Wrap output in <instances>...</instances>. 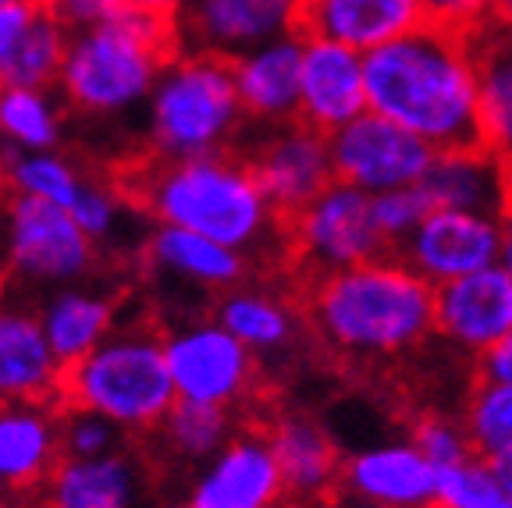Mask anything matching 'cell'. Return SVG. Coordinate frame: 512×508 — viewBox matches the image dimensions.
<instances>
[{
    "mask_svg": "<svg viewBox=\"0 0 512 508\" xmlns=\"http://www.w3.org/2000/svg\"><path fill=\"white\" fill-rule=\"evenodd\" d=\"M64 363L50 349L36 302L15 281L0 285V405L57 402Z\"/></svg>",
    "mask_w": 512,
    "mask_h": 508,
    "instance_id": "obj_16",
    "label": "cell"
},
{
    "mask_svg": "<svg viewBox=\"0 0 512 508\" xmlns=\"http://www.w3.org/2000/svg\"><path fill=\"white\" fill-rule=\"evenodd\" d=\"M100 246L68 207L11 196V278L22 288H64L89 281Z\"/></svg>",
    "mask_w": 512,
    "mask_h": 508,
    "instance_id": "obj_10",
    "label": "cell"
},
{
    "mask_svg": "<svg viewBox=\"0 0 512 508\" xmlns=\"http://www.w3.org/2000/svg\"><path fill=\"white\" fill-rule=\"evenodd\" d=\"M128 203H132V199H128L125 189H114V185H107V182L86 178V185H82V192L75 196V203L68 210H72V217L79 221V228L86 231L89 239H93L96 246H104V242H111L114 235H121V228H125Z\"/></svg>",
    "mask_w": 512,
    "mask_h": 508,
    "instance_id": "obj_36",
    "label": "cell"
},
{
    "mask_svg": "<svg viewBox=\"0 0 512 508\" xmlns=\"http://www.w3.org/2000/svg\"><path fill=\"white\" fill-rule=\"evenodd\" d=\"M0 508H40L29 494H0Z\"/></svg>",
    "mask_w": 512,
    "mask_h": 508,
    "instance_id": "obj_46",
    "label": "cell"
},
{
    "mask_svg": "<svg viewBox=\"0 0 512 508\" xmlns=\"http://www.w3.org/2000/svg\"><path fill=\"white\" fill-rule=\"evenodd\" d=\"M36 11H40V4H4L0 8V79H4V68H8L11 54H15L25 29L32 25Z\"/></svg>",
    "mask_w": 512,
    "mask_h": 508,
    "instance_id": "obj_41",
    "label": "cell"
},
{
    "mask_svg": "<svg viewBox=\"0 0 512 508\" xmlns=\"http://www.w3.org/2000/svg\"><path fill=\"white\" fill-rule=\"evenodd\" d=\"M11 278V196L0 185V285Z\"/></svg>",
    "mask_w": 512,
    "mask_h": 508,
    "instance_id": "obj_45",
    "label": "cell"
},
{
    "mask_svg": "<svg viewBox=\"0 0 512 508\" xmlns=\"http://www.w3.org/2000/svg\"><path fill=\"white\" fill-rule=\"evenodd\" d=\"M68 107L57 89L0 86V143L4 150H61Z\"/></svg>",
    "mask_w": 512,
    "mask_h": 508,
    "instance_id": "obj_30",
    "label": "cell"
},
{
    "mask_svg": "<svg viewBox=\"0 0 512 508\" xmlns=\"http://www.w3.org/2000/svg\"><path fill=\"white\" fill-rule=\"evenodd\" d=\"M374 114L420 135L434 153H491L480 121V86L459 32L424 22L363 57Z\"/></svg>",
    "mask_w": 512,
    "mask_h": 508,
    "instance_id": "obj_3",
    "label": "cell"
},
{
    "mask_svg": "<svg viewBox=\"0 0 512 508\" xmlns=\"http://www.w3.org/2000/svg\"><path fill=\"white\" fill-rule=\"evenodd\" d=\"M125 192L153 224L207 235L249 256L260 274L285 278V217L239 150L192 160L143 157L125 175Z\"/></svg>",
    "mask_w": 512,
    "mask_h": 508,
    "instance_id": "obj_2",
    "label": "cell"
},
{
    "mask_svg": "<svg viewBox=\"0 0 512 508\" xmlns=\"http://www.w3.org/2000/svg\"><path fill=\"white\" fill-rule=\"evenodd\" d=\"M502 182H505V196H502V267L512 274V164L502 160Z\"/></svg>",
    "mask_w": 512,
    "mask_h": 508,
    "instance_id": "obj_44",
    "label": "cell"
},
{
    "mask_svg": "<svg viewBox=\"0 0 512 508\" xmlns=\"http://www.w3.org/2000/svg\"><path fill=\"white\" fill-rule=\"evenodd\" d=\"M249 420L260 423L271 441L274 459L285 477L288 508H324L342 498L345 459L324 423L299 409H281L271 398L256 405Z\"/></svg>",
    "mask_w": 512,
    "mask_h": 508,
    "instance_id": "obj_12",
    "label": "cell"
},
{
    "mask_svg": "<svg viewBox=\"0 0 512 508\" xmlns=\"http://www.w3.org/2000/svg\"><path fill=\"white\" fill-rule=\"evenodd\" d=\"M434 324L441 342L470 359L495 349L512 331V274L505 267H484L438 285Z\"/></svg>",
    "mask_w": 512,
    "mask_h": 508,
    "instance_id": "obj_17",
    "label": "cell"
},
{
    "mask_svg": "<svg viewBox=\"0 0 512 508\" xmlns=\"http://www.w3.org/2000/svg\"><path fill=\"white\" fill-rule=\"evenodd\" d=\"M427 22L420 0H299V40H331L370 50L395 43Z\"/></svg>",
    "mask_w": 512,
    "mask_h": 508,
    "instance_id": "obj_20",
    "label": "cell"
},
{
    "mask_svg": "<svg viewBox=\"0 0 512 508\" xmlns=\"http://www.w3.org/2000/svg\"><path fill=\"white\" fill-rule=\"evenodd\" d=\"M367 72L363 54L331 40H303V82L299 114L303 125L331 135L367 114Z\"/></svg>",
    "mask_w": 512,
    "mask_h": 508,
    "instance_id": "obj_19",
    "label": "cell"
},
{
    "mask_svg": "<svg viewBox=\"0 0 512 508\" xmlns=\"http://www.w3.org/2000/svg\"><path fill=\"white\" fill-rule=\"evenodd\" d=\"M160 508H189V505H160Z\"/></svg>",
    "mask_w": 512,
    "mask_h": 508,
    "instance_id": "obj_51",
    "label": "cell"
},
{
    "mask_svg": "<svg viewBox=\"0 0 512 508\" xmlns=\"http://www.w3.org/2000/svg\"><path fill=\"white\" fill-rule=\"evenodd\" d=\"M459 416L477 459L495 462L512 455V384L473 377Z\"/></svg>",
    "mask_w": 512,
    "mask_h": 508,
    "instance_id": "obj_32",
    "label": "cell"
},
{
    "mask_svg": "<svg viewBox=\"0 0 512 508\" xmlns=\"http://www.w3.org/2000/svg\"><path fill=\"white\" fill-rule=\"evenodd\" d=\"M61 459V402L0 405V494L36 498Z\"/></svg>",
    "mask_w": 512,
    "mask_h": 508,
    "instance_id": "obj_21",
    "label": "cell"
},
{
    "mask_svg": "<svg viewBox=\"0 0 512 508\" xmlns=\"http://www.w3.org/2000/svg\"><path fill=\"white\" fill-rule=\"evenodd\" d=\"M164 352L178 402L221 405L249 416L264 402V366L214 317H196L164 331Z\"/></svg>",
    "mask_w": 512,
    "mask_h": 508,
    "instance_id": "obj_8",
    "label": "cell"
},
{
    "mask_svg": "<svg viewBox=\"0 0 512 508\" xmlns=\"http://www.w3.org/2000/svg\"><path fill=\"white\" fill-rule=\"evenodd\" d=\"M185 4H189V0H118V8L128 11V15L164 18V22H175Z\"/></svg>",
    "mask_w": 512,
    "mask_h": 508,
    "instance_id": "obj_43",
    "label": "cell"
},
{
    "mask_svg": "<svg viewBox=\"0 0 512 508\" xmlns=\"http://www.w3.org/2000/svg\"><path fill=\"white\" fill-rule=\"evenodd\" d=\"M420 189L427 199L448 210H473V214L502 217V160L495 153H438Z\"/></svg>",
    "mask_w": 512,
    "mask_h": 508,
    "instance_id": "obj_28",
    "label": "cell"
},
{
    "mask_svg": "<svg viewBox=\"0 0 512 508\" xmlns=\"http://www.w3.org/2000/svg\"><path fill=\"white\" fill-rule=\"evenodd\" d=\"M434 210V203L427 199V192L420 185H409V189H392L374 196V217L381 235L392 246L395 260H399V249L406 246V239L420 228L427 214Z\"/></svg>",
    "mask_w": 512,
    "mask_h": 508,
    "instance_id": "obj_37",
    "label": "cell"
},
{
    "mask_svg": "<svg viewBox=\"0 0 512 508\" xmlns=\"http://www.w3.org/2000/svg\"><path fill=\"white\" fill-rule=\"evenodd\" d=\"M427 508H512V494L484 459L438 469V491Z\"/></svg>",
    "mask_w": 512,
    "mask_h": 508,
    "instance_id": "obj_34",
    "label": "cell"
},
{
    "mask_svg": "<svg viewBox=\"0 0 512 508\" xmlns=\"http://www.w3.org/2000/svg\"><path fill=\"white\" fill-rule=\"evenodd\" d=\"M214 320L228 327L260 359V366L281 363L299 345H310L313 349L310 331H306L303 320V306H299L296 292L288 285H253V281H242L232 292L217 295Z\"/></svg>",
    "mask_w": 512,
    "mask_h": 508,
    "instance_id": "obj_18",
    "label": "cell"
},
{
    "mask_svg": "<svg viewBox=\"0 0 512 508\" xmlns=\"http://www.w3.org/2000/svg\"><path fill=\"white\" fill-rule=\"evenodd\" d=\"M406 434L409 445H416L427 459L438 469L459 466L466 459H477L473 455L470 437H466L463 416L459 413H445V409H424V413L406 416Z\"/></svg>",
    "mask_w": 512,
    "mask_h": 508,
    "instance_id": "obj_35",
    "label": "cell"
},
{
    "mask_svg": "<svg viewBox=\"0 0 512 508\" xmlns=\"http://www.w3.org/2000/svg\"><path fill=\"white\" fill-rule=\"evenodd\" d=\"M43 8L57 18V25H61L68 36L96 29V25H104L121 15L118 0H43Z\"/></svg>",
    "mask_w": 512,
    "mask_h": 508,
    "instance_id": "obj_39",
    "label": "cell"
},
{
    "mask_svg": "<svg viewBox=\"0 0 512 508\" xmlns=\"http://www.w3.org/2000/svg\"><path fill=\"white\" fill-rule=\"evenodd\" d=\"M146 491V462L132 448L111 455H64L54 466L43 491L40 508H136Z\"/></svg>",
    "mask_w": 512,
    "mask_h": 508,
    "instance_id": "obj_23",
    "label": "cell"
},
{
    "mask_svg": "<svg viewBox=\"0 0 512 508\" xmlns=\"http://www.w3.org/2000/svg\"><path fill=\"white\" fill-rule=\"evenodd\" d=\"M246 416L221 409V405H200V402H175L168 420L160 423L153 434V445L168 459L182 466L203 469L228 441L242 430Z\"/></svg>",
    "mask_w": 512,
    "mask_h": 508,
    "instance_id": "obj_29",
    "label": "cell"
},
{
    "mask_svg": "<svg viewBox=\"0 0 512 508\" xmlns=\"http://www.w3.org/2000/svg\"><path fill=\"white\" fill-rule=\"evenodd\" d=\"M36 310H40L50 349L57 352V359L64 366H72L82 356H89L121 324L114 292L93 285V281L50 288L36 302Z\"/></svg>",
    "mask_w": 512,
    "mask_h": 508,
    "instance_id": "obj_26",
    "label": "cell"
},
{
    "mask_svg": "<svg viewBox=\"0 0 512 508\" xmlns=\"http://www.w3.org/2000/svg\"><path fill=\"white\" fill-rule=\"evenodd\" d=\"M427 11V22L441 25V29H452L459 36L480 25L484 18H491V4L495 0H420Z\"/></svg>",
    "mask_w": 512,
    "mask_h": 508,
    "instance_id": "obj_40",
    "label": "cell"
},
{
    "mask_svg": "<svg viewBox=\"0 0 512 508\" xmlns=\"http://www.w3.org/2000/svg\"><path fill=\"white\" fill-rule=\"evenodd\" d=\"M299 0H189L175 18V40L185 54L235 61L249 50L296 36Z\"/></svg>",
    "mask_w": 512,
    "mask_h": 508,
    "instance_id": "obj_13",
    "label": "cell"
},
{
    "mask_svg": "<svg viewBox=\"0 0 512 508\" xmlns=\"http://www.w3.org/2000/svg\"><path fill=\"white\" fill-rule=\"evenodd\" d=\"M324 508H392V505H377V501H363V498H338Z\"/></svg>",
    "mask_w": 512,
    "mask_h": 508,
    "instance_id": "obj_48",
    "label": "cell"
},
{
    "mask_svg": "<svg viewBox=\"0 0 512 508\" xmlns=\"http://www.w3.org/2000/svg\"><path fill=\"white\" fill-rule=\"evenodd\" d=\"M399 260L434 288L448 285L502 260V221L473 210L438 207L406 239Z\"/></svg>",
    "mask_w": 512,
    "mask_h": 508,
    "instance_id": "obj_15",
    "label": "cell"
},
{
    "mask_svg": "<svg viewBox=\"0 0 512 508\" xmlns=\"http://www.w3.org/2000/svg\"><path fill=\"white\" fill-rule=\"evenodd\" d=\"M57 402L104 416L125 437H153L178 402L164 331L146 317L118 324L89 356L64 366Z\"/></svg>",
    "mask_w": 512,
    "mask_h": 508,
    "instance_id": "obj_5",
    "label": "cell"
},
{
    "mask_svg": "<svg viewBox=\"0 0 512 508\" xmlns=\"http://www.w3.org/2000/svg\"><path fill=\"white\" fill-rule=\"evenodd\" d=\"M235 150L249 160L256 182L281 217H296L324 189L338 182L331 139L299 118L281 125H246Z\"/></svg>",
    "mask_w": 512,
    "mask_h": 508,
    "instance_id": "obj_9",
    "label": "cell"
},
{
    "mask_svg": "<svg viewBox=\"0 0 512 508\" xmlns=\"http://www.w3.org/2000/svg\"><path fill=\"white\" fill-rule=\"evenodd\" d=\"M473 377H480V381L512 384V331L505 334L495 349H488L484 356L473 359Z\"/></svg>",
    "mask_w": 512,
    "mask_h": 508,
    "instance_id": "obj_42",
    "label": "cell"
},
{
    "mask_svg": "<svg viewBox=\"0 0 512 508\" xmlns=\"http://www.w3.org/2000/svg\"><path fill=\"white\" fill-rule=\"evenodd\" d=\"M4 4H43V0H0V8H4Z\"/></svg>",
    "mask_w": 512,
    "mask_h": 508,
    "instance_id": "obj_50",
    "label": "cell"
},
{
    "mask_svg": "<svg viewBox=\"0 0 512 508\" xmlns=\"http://www.w3.org/2000/svg\"><path fill=\"white\" fill-rule=\"evenodd\" d=\"M143 263L153 278L182 281V288H196L207 295H224L239 288L253 274V260L239 249L221 246V242L196 235L185 228L153 224L143 242Z\"/></svg>",
    "mask_w": 512,
    "mask_h": 508,
    "instance_id": "obj_22",
    "label": "cell"
},
{
    "mask_svg": "<svg viewBox=\"0 0 512 508\" xmlns=\"http://www.w3.org/2000/svg\"><path fill=\"white\" fill-rule=\"evenodd\" d=\"M175 54V22L121 11L111 22L68 36L54 89L72 118L118 121L146 111L160 72Z\"/></svg>",
    "mask_w": 512,
    "mask_h": 508,
    "instance_id": "obj_4",
    "label": "cell"
},
{
    "mask_svg": "<svg viewBox=\"0 0 512 508\" xmlns=\"http://www.w3.org/2000/svg\"><path fill=\"white\" fill-rule=\"evenodd\" d=\"M438 491V466L416 445H381L349 455L342 498H363L392 508H427Z\"/></svg>",
    "mask_w": 512,
    "mask_h": 508,
    "instance_id": "obj_24",
    "label": "cell"
},
{
    "mask_svg": "<svg viewBox=\"0 0 512 508\" xmlns=\"http://www.w3.org/2000/svg\"><path fill=\"white\" fill-rule=\"evenodd\" d=\"M232 72L249 125H281L299 114V82H303V40L299 36H281V40L235 57Z\"/></svg>",
    "mask_w": 512,
    "mask_h": 508,
    "instance_id": "obj_25",
    "label": "cell"
},
{
    "mask_svg": "<svg viewBox=\"0 0 512 508\" xmlns=\"http://www.w3.org/2000/svg\"><path fill=\"white\" fill-rule=\"evenodd\" d=\"M189 508H288V491L274 448L260 423L239 434L192 477Z\"/></svg>",
    "mask_w": 512,
    "mask_h": 508,
    "instance_id": "obj_14",
    "label": "cell"
},
{
    "mask_svg": "<svg viewBox=\"0 0 512 508\" xmlns=\"http://www.w3.org/2000/svg\"><path fill=\"white\" fill-rule=\"evenodd\" d=\"M64 50H68V32L57 25V18L40 4L32 25L18 40L0 86H32V89H54L61 75Z\"/></svg>",
    "mask_w": 512,
    "mask_h": 508,
    "instance_id": "obj_33",
    "label": "cell"
},
{
    "mask_svg": "<svg viewBox=\"0 0 512 508\" xmlns=\"http://www.w3.org/2000/svg\"><path fill=\"white\" fill-rule=\"evenodd\" d=\"M125 430L114 427L111 420L86 409H64L61 405V448L64 455H79V459H93V455H111L125 448Z\"/></svg>",
    "mask_w": 512,
    "mask_h": 508,
    "instance_id": "obj_38",
    "label": "cell"
},
{
    "mask_svg": "<svg viewBox=\"0 0 512 508\" xmlns=\"http://www.w3.org/2000/svg\"><path fill=\"white\" fill-rule=\"evenodd\" d=\"M491 466H495V473L502 477V484L509 487V494H512V455H502V459H495Z\"/></svg>",
    "mask_w": 512,
    "mask_h": 508,
    "instance_id": "obj_49",
    "label": "cell"
},
{
    "mask_svg": "<svg viewBox=\"0 0 512 508\" xmlns=\"http://www.w3.org/2000/svg\"><path fill=\"white\" fill-rule=\"evenodd\" d=\"M86 178V171L61 150H0V185L15 199L72 207Z\"/></svg>",
    "mask_w": 512,
    "mask_h": 508,
    "instance_id": "obj_31",
    "label": "cell"
},
{
    "mask_svg": "<svg viewBox=\"0 0 512 508\" xmlns=\"http://www.w3.org/2000/svg\"><path fill=\"white\" fill-rule=\"evenodd\" d=\"M292 292L303 306L313 352L388 402L438 334V288L402 260L360 263Z\"/></svg>",
    "mask_w": 512,
    "mask_h": 508,
    "instance_id": "obj_1",
    "label": "cell"
},
{
    "mask_svg": "<svg viewBox=\"0 0 512 508\" xmlns=\"http://www.w3.org/2000/svg\"><path fill=\"white\" fill-rule=\"evenodd\" d=\"M328 139L335 178L370 192V196L420 185V178L431 171L434 157H438L420 135L406 132L402 125L374 111L360 114L345 128L331 132Z\"/></svg>",
    "mask_w": 512,
    "mask_h": 508,
    "instance_id": "obj_11",
    "label": "cell"
},
{
    "mask_svg": "<svg viewBox=\"0 0 512 508\" xmlns=\"http://www.w3.org/2000/svg\"><path fill=\"white\" fill-rule=\"evenodd\" d=\"M288 263L281 285L303 288L324 274L360 267L374 260H395L392 246L377 228L374 196L356 185L335 182L310 207L285 221Z\"/></svg>",
    "mask_w": 512,
    "mask_h": 508,
    "instance_id": "obj_7",
    "label": "cell"
},
{
    "mask_svg": "<svg viewBox=\"0 0 512 508\" xmlns=\"http://www.w3.org/2000/svg\"><path fill=\"white\" fill-rule=\"evenodd\" d=\"M491 15H495L505 29H512V0H495V4H491Z\"/></svg>",
    "mask_w": 512,
    "mask_h": 508,
    "instance_id": "obj_47",
    "label": "cell"
},
{
    "mask_svg": "<svg viewBox=\"0 0 512 508\" xmlns=\"http://www.w3.org/2000/svg\"><path fill=\"white\" fill-rule=\"evenodd\" d=\"M232 61L178 50L146 104V157L192 160L228 153L246 132Z\"/></svg>",
    "mask_w": 512,
    "mask_h": 508,
    "instance_id": "obj_6",
    "label": "cell"
},
{
    "mask_svg": "<svg viewBox=\"0 0 512 508\" xmlns=\"http://www.w3.org/2000/svg\"><path fill=\"white\" fill-rule=\"evenodd\" d=\"M480 86L484 143L498 160L512 164V29L495 15L463 36Z\"/></svg>",
    "mask_w": 512,
    "mask_h": 508,
    "instance_id": "obj_27",
    "label": "cell"
}]
</instances>
